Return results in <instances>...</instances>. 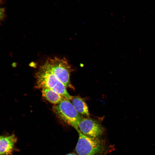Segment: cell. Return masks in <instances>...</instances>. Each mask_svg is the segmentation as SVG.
<instances>
[{
    "label": "cell",
    "instance_id": "9",
    "mask_svg": "<svg viewBox=\"0 0 155 155\" xmlns=\"http://www.w3.org/2000/svg\"><path fill=\"white\" fill-rule=\"evenodd\" d=\"M5 10L4 8H0V22L3 19L5 16Z\"/></svg>",
    "mask_w": 155,
    "mask_h": 155
},
{
    "label": "cell",
    "instance_id": "3",
    "mask_svg": "<svg viewBox=\"0 0 155 155\" xmlns=\"http://www.w3.org/2000/svg\"><path fill=\"white\" fill-rule=\"evenodd\" d=\"M53 73L66 88L74 89L70 81L71 67L65 58L57 57L48 59L43 64Z\"/></svg>",
    "mask_w": 155,
    "mask_h": 155
},
{
    "label": "cell",
    "instance_id": "1",
    "mask_svg": "<svg viewBox=\"0 0 155 155\" xmlns=\"http://www.w3.org/2000/svg\"><path fill=\"white\" fill-rule=\"evenodd\" d=\"M35 77L36 88L50 89L69 100L72 98L73 96L68 92L66 87L43 64L36 73Z\"/></svg>",
    "mask_w": 155,
    "mask_h": 155
},
{
    "label": "cell",
    "instance_id": "11",
    "mask_svg": "<svg viewBox=\"0 0 155 155\" xmlns=\"http://www.w3.org/2000/svg\"><path fill=\"white\" fill-rule=\"evenodd\" d=\"M3 0H0V5L3 3Z\"/></svg>",
    "mask_w": 155,
    "mask_h": 155
},
{
    "label": "cell",
    "instance_id": "2",
    "mask_svg": "<svg viewBox=\"0 0 155 155\" xmlns=\"http://www.w3.org/2000/svg\"><path fill=\"white\" fill-rule=\"evenodd\" d=\"M75 151L78 155H104L107 150L104 141L100 138L90 137L82 134L80 130Z\"/></svg>",
    "mask_w": 155,
    "mask_h": 155
},
{
    "label": "cell",
    "instance_id": "7",
    "mask_svg": "<svg viewBox=\"0 0 155 155\" xmlns=\"http://www.w3.org/2000/svg\"><path fill=\"white\" fill-rule=\"evenodd\" d=\"M77 111L84 118L89 117L88 107L84 100L79 96H73L70 100Z\"/></svg>",
    "mask_w": 155,
    "mask_h": 155
},
{
    "label": "cell",
    "instance_id": "5",
    "mask_svg": "<svg viewBox=\"0 0 155 155\" xmlns=\"http://www.w3.org/2000/svg\"><path fill=\"white\" fill-rule=\"evenodd\" d=\"M78 128L83 134L94 138H100L104 132V129L98 121L84 117L80 121Z\"/></svg>",
    "mask_w": 155,
    "mask_h": 155
},
{
    "label": "cell",
    "instance_id": "12",
    "mask_svg": "<svg viewBox=\"0 0 155 155\" xmlns=\"http://www.w3.org/2000/svg\"><path fill=\"white\" fill-rule=\"evenodd\" d=\"M1 137V136H0V138Z\"/></svg>",
    "mask_w": 155,
    "mask_h": 155
},
{
    "label": "cell",
    "instance_id": "4",
    "mask_svg": "<svg viewBox=\"0 0 155 155\" xmlns=\"http://www.w3.org/2000/svg\"><path fill=\"white\" fill-rule=\"evenodd\" d=\"M52 110L57 117L78 131L80 120L84 117L75 110L69 100L65 98L53 106Z\"/></svg>",
    "mask_w": 155,
    "mask_h": 155
},
{
    "label": "cell",
    "instance_id": "6",
    "mask_svg": "<svg viewBox=\"0 0 155 155\" xmlns=\"http://www.w3.org/2000/svg\"><path fill=\"white\" fill-rule=\"evenodd\" d=\"M17 139L15 135L1 136L0 138V155H10L12 153Z\"/></svg>",
    "mask_w": 155,
    "mask_h": 155
},
{
    "label": "cell",
    "instance_id": "10",
    "mask_svg": "<svg viewBox=\"0 0 155 155\" xmlns=\"http://www.w3.org/2000/svg\"><path fill=\"white\" fill-rule=\"evenodd\" d=\"M65 155H78L76 153H69Z\"/></svg>",
    "mask_w": 155,
    "mask_h": 155
},
{
    "label": "cell",
    "instance_id": "8",
    "mask_svg": "<svg viewBox=\"0 0 155 155\" xmlns=\"http://www.w3.org/2000/svg\"><path fill=\"white\" fill-rule=\"evenodd\" d=\"M41 90L43 97L46 100L54 105L59 103L66 98L50 89L43 88L41 89Z\"/></svg>",
    "mask_w": 155,
    "mask_h": 155
}]
</instances>
